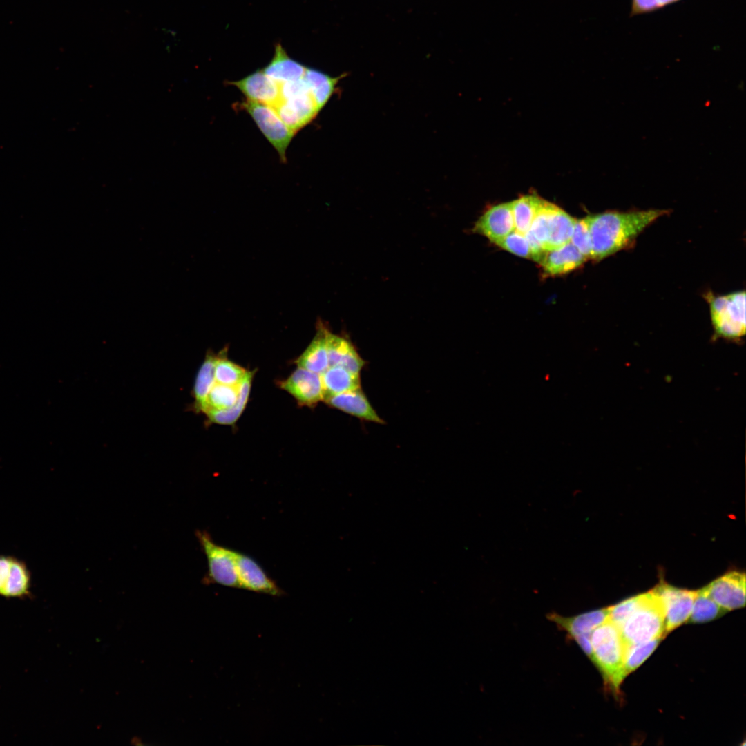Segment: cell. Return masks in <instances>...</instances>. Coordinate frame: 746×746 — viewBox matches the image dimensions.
Returning a JSON list of instances; mask_svg holds the SVG:
<instances>
[{
  "label": "cell",
  "mask_w": 746,
  "mask_h": 746,
  "mask_svg": "<svg viewBox=\"0 0 746 746\" xmlns=\"http://www.w3.org/2000/svg\"><path fill=\"white\" fill-rule=\"evenodd\" d=\"M219 356L208 354L202 363L195 379L193 395L195 406L200 410L207 394L216 383L215 366Z\"/></svg>",
  "instance_id": "4316f807"
},
{
  "label": "cell",
  "mask_w": 746,
  "mask_h": 746,
  "mask_svg": "<svg viewBox=\"0 0 746 746\" xmlns=\"http://www.w3.org/2000/svg\"><path fill=\"white\" fill-rule=\"evenodd\" d=\"M576 220L556 206L550 218L548 239L544 249L551 251L570 242Z\"/></svg>",
  "instance_id": "603a6c76"
},
{
  "label": "cell",
  "mask_w": 746,
  "mask_h": 746,
  "mask_svg": "<svg viewBox=\"0 0 746 746\" xmlns=\"http://www.w3.org/2000/svg\"><path fill=\"white\" fill-rule=\"evenodd\" d=\"M543 199L537 195H525L511 202L515 230L525 234L530 228Z\"/></svg>",
  "instance_id": "cb8c5ba5"
},
{
  "label": "cell",
  "mask_w": 746,
  "mask_h": 746,
  "mask_svg": "<svg viewBox=\"0 0 746 746\" xmlns=\"http://www.w3.org/2000/svg\"><path fill=\"white\" fill-rule=\"evenodd\" d=\"M624 645L662 638L664 634V609L658 595L651 590L641 594L638 606L619 629Z\"/></svg>",
  "instance_id": "3957f363"
},
{
  "label": "cell",
  "mask_w": 746,
  "mask_h": 746,
  "mask_svg": "<svg viewBox=\"0 0 746 746\" xmlns=\"http://www.w3.org/2000/svg\"><path fill=\"white\" fill-rule=\"evenodd\" d=\"M664 609V634L687 622L691 615L696 591L679 589L661 582L653 589Z\"/></svg>",
  "instance_id": "ba28073f"
},
{
  "label": "cell",
  "mask_w": 746,
  "mask_h": 746,
  "mask_svg": "<svg viewBox=\"0 0 746 746\" xmlns=\"http://www.w3.org/2000/svg\"><path fill=\"white\" fill-rule=\"evenodd\" d=\"M725 611L710 597L703 588L696 591L688 620L691 623L706 622L720 617Z\"/></svg>",
  "instance_id": "83f0119b"
},
{
  "label": "cell",
  "mask_w": 746,
  "mask_h": 746,
  "mask_svg": "<svg viewBox=\"0 0 746 746\" xmlns=\"http://www.w3.org/2000/svg\"><path fill=\"white\" fill-rule=\"evenodd\" d=\"M240 588L280 596L283 591L251 557L233 550Z\"/></svg>",
  "instance_id": "8fae6325"
},
{
  "label": "cell",
  "mask_w": 746,
  "mask_h": 746,
  "mask_svg": "<svg viewBox=\"0 0 746 746\" xmlns=\"http://www.w3.org/2000/svg\"><path fill=\"white\" fill-rule=\"evenodd\" d=\"M591 662L602 673L606 686L618 693L627 676L624 671V645L619 629L608 618L591 633Z\"/></svg>",
  "instance_id": "7a4b0ae2"
},
{
  "label": "cell",
  "mask_w": 746,
  "mask_h": 746,
  "mask_svg": "<svg viewBox=\"0 0 746 746\" xmlns=\"http://www.w3.org/2000/svg\"><path fill=\"white\" fill-rule=\"evenodd\" d=\"M252 377L253 372L248 371L240 386L238 398L233 407L222 410H210L205 413L211 422L222 425H231L238 420L247 405Z\"/></svg>",
  "instance_id": "d4e9b609"
},
{
  "label": "cell",
  "mask_w": 746,
  "mask_h": 746,
  "mask_svg": "<svg viewBox=\"0 0 746 746\" xmlns=\"http://www.w3.org/2000/svg\"><path fill=\"white\" fill-rule=\"evenodd\" d=\"M678 0H632L631 15L642 14L662 8Z\"/></svg>",
  "instance_id": "e575fe53"
},
{
  "label": "cell",
  "mask_w": 746,
  "mask_h": 746,
  "mask_svg": "<svg viewBox=\"0 0 746 746\" xmlns=\"http://www.w3.org/2000/svg\"><path fill=\"white\" fill-rule=\"evenodd\" d=\"M667 209L606 211L586 216L591 259L601 260L633 244L636 238Z\"/></svg>",
  "instance_id": "6da1fadb"
},
{
  "label": "cell",
  "mask_w": 746,
  "mask_h": 746,
  "mask_svg": "<svg viewBox=\"0 0 746 746\" xmlns=\"http://www.w3.org/2000/svg\"><path fill=\"white\" fill-rule=\"evenodd\" d=\"M252 117L258 128L277 151L282 162H287L286 151L294 133L281 120L274 108L246 99L238 105Z\"/></svg>",
  "instance_id": "8992f818"
},
{
  "label": "cell",
  "mask_w": 746,
  "mask_h": 746,
  "mask_svg": "<svg viewBox=\"0 0 746 746\" xmlns=\"http://www.w3.org/2000/svg\"><path fill=\"white\" fill-rule=\"evenodd\" d=\"M547 618L554 622L560 629L564 631L592 660L591 635L598 626L609 618V607L570 617L551 613L547 615Z\"/></svg>",
  "instance_id": "52a82bcc"
},
{
  "label": "cell",
  "mask_w": 746,
  "mask_h": 746,
  "mask_svg": "<svg viewBox=\"0 0 746 746\" xmlns=\"http://www.w3.org/2000/svg\"><path fill=\"white\" fill-rule=\"evenodd\" d=\"M240 386L216 383L200 410L206 413L210 410H222L233 407L238 398Z\"/></svg>",
  "instance_id": "484cf974"
},
{
  "label": "cell",
  "mask_w": 746,
  "mask_h": 746,
  "mask_svg": "<svg viewBox=\"0 0 746 746\" xmlns=\"http://www.w3.org/2000/svg\"><path fill=\"white\" fill-rule=\"evenodd\" d=\"M195 536L207 560L203 583L240 588L233 549L216 544L206 530H197Z\"/></svg>",
  "instance_id": "5b68a950"
},
{
  "label": "cell",
  "mask_w": 746,
  "mask_h": 746,
  "mask_svg": "<svg viewBox=\"0 0 746 746\" xmlns=\"http://www.w3.org/2000/svg\"><path fill=\"white\" fill-rule=\"evenodd\" d=\"M710 312L714 338L740 342L745 335V291H738L716 296H704Z\"/></svg>",
  "instance_id": "277c9868"
},
{
  "label": "cell",
  "mask_w": 746,
  "mask_h": 746,
  "mask_svg": "<svg viewBox=\"0 0 746 746\" xmlns=\"http://www.w3.org/2000/svg\"><path fill=\"white\" fill-rule=\"evenodd\" d=\"M262 70L267 76L280 84L300 79L306 67L291 58L283 46L277 43L273 58Z\"/></svg>",
  "instance_id": "ac0fdd59"
},
{
  "label": "cell",
  "mask_w": 746,
  "mask_h": 746,
  "mask_svg": "<svg viewBox=\"0 0 746 746\" xmlns=\"http://www.w3.org/2000/svg\"><path fill=\"white\" fill-rule=\"evenodd\" d=\"M247 372L242 367L219 356L215 366V381L220 384L239 386Z\"/></svg>",
  "instance_id": "f546056e"
},
{
  "label": "cell",
  "mask_w": 746,
  "mask_h": 746,
  "mask_svg": "<svg viewBox=\"0 0 746 746\" xmlns=\"http://www.w3.org/2000/svg\"><path fill=\"white\" fill-rule=\"evenodd\" d=\"M323 400L328 396L361 388L360 374L341 366H329L320 374Z\"/></svg>",
  "instance_id": "44dd1931"
},
{
  "label": "cell",
  "mask_w": 746,
  "mask_h": 746,
  "mask_svg": "<svg viewBox=\"0 0 746 746\" xmlns=\"http://www.w3.org/2000/svg\"><path fill=\"white\" fill-rule=\"evenodd\" d=\"M316 326L314 338L296 360V364L299 367L321 374L329 367L327 347L328 329L321 321Z\"/></svg>",
  "instance_id": "ffe728a7"
},
{
  "label": "cell",
  "mask_w": 746,
  "mask_h": 746,
  "mask_svg": "<svg viewBox=\"0 0 746 746\" xmlns=\"http://www.w3.org/2000/svg\"><path fill=\"white\" fill-rule=\"evenodd\" d=\"M329 406L365 421L384 424L361 388L332 395L323 400Z\"/></svg>",
  "instance_id": "2e32d148"
},
{
  "label": "cell",
  "mask_w": 746,
  "mask_h": 746,
  "mask_svg": "<svg viewBox=\"0 0 746 746\" xmlns=\"http://www.w3.org/2000/svg\"><path fill=\"white\" fill-rule=\"evenodd\" d=\"M640 600L641 594L627 598L609 607V619L620 629L629 615L638 606Z\"/></svg>",
  "instance_id": "836d02e7"
},
{
  "label": "cell",
  "mask_w": 746,
  "mask_h": 746,
  "mask_svg": "<svg viewBox=\"0 0 746 746\" xmlns=\"http://www.w3.org/2000/svg\"><path fill=\"white\" fill-rule=\"evenodd\" d=\"M495 244L517 256L530 258L529 245L525 235L515 229Z\"/></svg>",
  "instance_id": "1f68e13d"
},
{
  "label": "cell",
  "mask_w": 746,
  "mask_h": 746,
  "mask_svg": "<svg viewBox=\"0 0 746 746\" xmlns=\"http://www.w3.org/2000/svg\"><path fill=\"white\" fill-rule=\"evenodd\" d=\"M274 108L294 134L312 122L319 113L310 92L280 100Z\"/></svg>",
  "instance_id": "7c38bea8"
},
{
  "label": "cell",
  "mask_w": 746,
  "mask_h": 746,
  "mask_svg": "<svg viewBox=\"0 0 746 746\" xmlns=\"http://www.w3.org/2000/svg\"><path fill=\"white\" fill-rule=\"evenodd\" d=\"M343 77H332L315 68L306 67L303 79L307 84L320 112L333 95L339 80Z\"/></svg>",
  "instance_id": "7402d4cb"
},
{
  "label": "cell",
  "mask_w": 746,
  "mask_h": 746,
  "mask_svg": "<svg viewBox=\"0 0 746 746\" xmlns=\"http://www.w3.org/2000/svg\"><path fill=\"white\" fill-rule=\"evenodd\" d=\"M31 594V573L27 564L11 555H0V596L23 599Z\"/></svg>",
  "instance_id": "9c48e42d"
},
{
  "label": "cell",
  "mask_w": 746,
  "mask_h": 746,
  "mask_svg": "<svg viewBox=\"0 0 746 746\" xmlns=\"http://www.w3.org/2000/svg\"><path fill=\"white\" fill-rule=\"evenodd\" d=\"M710 597L725 611L745 605V574L730 571L704 587Z\"/></svg>",
  "instance_id": "30bf717a"
},
{
  "label": "cell",
  "mask_w": 746,
  "mask_h": 746,
  "mask_svg": "<svg viewBox=\"0 0 746 746\" xmlns=\"http://www.w3.org/2000/svg\"><path fill=\"white\" fill-rule=\"evenodd\" d=\"M587 258L571 242L548 251L540 263L550 275H560L573 271L584 263Z\"/></svg>",
  "instance_id": "d6986e66"
},
{
  "label": "cell",
  "mask_w": 746,
  "mask_h": 746,
  "mask_svg": "<svg viewBox=\"0 0 746 746\" xmlns=\"http://www.w3.org/2000/svg\"><path fill=\"white\" fill-rule=\"evenodd\" d=\"M662 640V638H658L635 644H624V664L626 676L640 666L654 651Z\"/></svg>",
  "instance_id": "f1b7e54d"
},
{
  "label": "cell",
  "mask_w": 746,
  "mask_h": 746,
  "mask_svg": "<svg viewBox=\"0 0 746 746\" xmlns=\"http://www.w3.org/2000/svg\"><path fill=\"white\" fill-rule=\"evenodd\" d=\"M555 207L554 204L543 199L528 230L543 248L548 239L550 218Z\"/></svg>",
  "instance_id": "4dcf8cb0"
},
{
  "label": "cell",
  "mask_w": 746,
  "mask_h": 746,
  "mask_svg": "<svg viewBox=\"0 0 746 746\" xmlns=\"http://www.w3.org/2000/svg\"><path fill=\"white\" fill-rule=\"evenodd\" d=\"M515 229L511 202L490 207L479 218L474 227L475 233L486 236L493 243Z\"/></svg>",
  "instance_id": "5bb4252c"
},
{
  "label": "cell",
  "mask_w": 746,
  "mask_h": 746,
  "mask_svg": "<svg viewBox=\"0 0 746 746\" xmlns=\"http://www.w3.org/2000/svg\"><path fill=\"white\" fill-rule=\"evenodd\" d=\"M327 347L329 366H341L360 374L365 361L348 339L327 330Z\"/></svg>",
  "instance_id": "e0dca14e"
},
{
  "label": "cell",
  "mask_w": 746,
  "mask_h": 746,
  "mask_svg": "<svg viewBox=\"0 0 746 746\" xmlns=\"http://www.w3.org/2000/svg\"><path fill=\"white\" fill-rule=\"evenodd\" d=\"M570 242L587 260L591 259V240L586 217L576 220Z\"/></svg>",
  "instance_id": "d6a6232c"
},
{
  "label": "cell",
  "mask_w": 746,
  "mask_h": 746,
  "mask_svg": "<svg viewBox=\"0 0 746 746\" xmlns=\"http://www.w3.org/2000/svg\"><path fill=\"white\" fill-rule=\"evenodd\" d=\"M281 388L291 394L300 403L312 405L323 400V387L320 374L298 367Z\"/></svg>",
  "instance_id": "9a60e30c"
},
{
  "label": "cell",
  "mask_w": 746,
  "mask_h": 746,
  "mask_svg": "<svg viewBox=\"0 0 746 746\" xmlns=\"http://www.w3.org/2000/svg\"><path fill=\"white\" fill-rule=\"evenodd\" d=\"M227 84L236 87L247 99L260 102L272 108L280 102V84L258 69L244 78Z\"/></svg>",
  "instance_id": "4fadbf2b"
}]
</instances>
